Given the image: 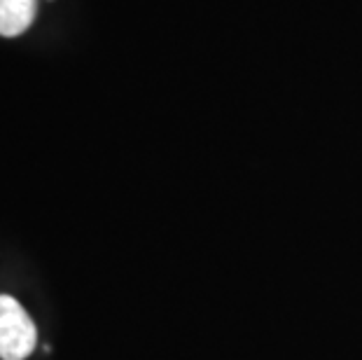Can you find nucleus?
I'll return each instance as SVG.
<instances>
[{
    "mask_svg": "<svg viewBox=\"0 0 362 360\" xmlns=\"http://www.w3.org/2000/svg\"><path fill=\"white\" fill-rule=\"evenodd\" d=\"M33 318L14 297L0 295V360H26L35 351Z\"/></svg>",
    "mask_w": 362,
    "mask_h": 360,
    "instance_id": "nucleus-1",
    "label": "nucleus"
},
{
    "mask_svg": "<svg viewBox=\"0 0 362 360\" xmlns=\"http://www.w3.org/2000/svg\"><path fill=\"white\" fill-rule=\"evenodd\" d=\"M37 12V0H0V35L17 37L30 28Z\"/></svg>",
    "mask_w": 362,
    "mask_h": 360,
    "instance_id": "nucleus-2",
    "label": "nucleus"
}]
</instances>
